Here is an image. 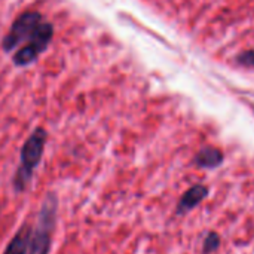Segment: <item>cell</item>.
<instances>
[{"label": "cell", "instance_id": "3957f363", "mask_svg": "<svg viewBox=\"0 0 254 254\" xmlns=\"http://www.w3.org/2000/svg\"><path fill=\"white\" fill-rule=\"evenodd\" d=\"M54 34V28L49 22H43L36 28V31L33 33V36L28 39V43L19 49L15 57H13V63L16 65H27L30 63H33L48 46V43L51 42Z\"/></svg>", "mask_w": 254, "mask_h": 254}, {"label": "cell", "instance_id": "52a82bcc", "mask_svg": "<svg viewBox=\"0 0 254 254\" xmlns=\"http://www.w3.org/2000/svg\"><path fill=\"white\" fill-rule=\"evenodd\" d=\"M196 164L202 168L219 167L223 161V153L216 147H205L196 155Z\"/></svg>", "mask_w": 254, "mask_h": 254}, {"label": "cell", "instance_id": "7a4b0ae2", "mask_svg": "<svg viewBox=\"0 0 254 254\" xmlns=\"http://www.w3.org/2000/svg\"><path fill=\"white\" fill-rule=\"evenodd\" d=\"M57 205H58L57 198L54 195H46L36 220V228L31 234L28 254L49 253L55 219H57Z\"/></svg>", "mask_w": 254, "mask_h": 254}, {"label": "cell", "instance_id": "6da1fadb", "mask_svg": "<svg viewBox=\"0 0 254 254\" xmlns=\"http://www.w3.org/2000/svg\"><path fill=\"white\" fill-rule=\"evenodd\" d=\"M45 141H46V132L42 128H39L24 143L21 149V156H19V167L13 177V188L18 193L27 189L33 177L34 168L39 165L42 159Z\"/></svg>", "mask_w": 254, "mask_h": 254}, {"label": "cell", "instance_id": "9c48e42d", "mask_svg": "<svg viewBox=\"0 0 254 254\" xmlns=\"http://www.w3.org/2000/svg\"><path fill=\"white\" fill-rule=\"evenodd\" d=\"M219 247V237L217 234H210L204 241V253H211Z\"/></svg>", "mask_w": 254, "mask_h": 254}, {"label": "cell", "instance_id": "5b68a950", "mask_svg": "<svg viewBox=\"0 0 254 254\" xmlns=\"http://www.w3.org/2000/svg\"><path fill=\"white\" fill-rule=\"evenodd\" d=\"M31 240V228L28 225H22L15 237L7 244L3 254H28Z\"/></svg>", "mask_w": 254, "mask_h": 254}, {"label": "cell", "instance_id": "277c9868", "mask_svg": "<svg viewBox=\"0 0 254 254\" xmlns=\"http://www.w3.org/2000/svg\"><path fill=\"white\" fill-rule=\"evenodd\" d=\"M40 24H42V15L37 12H25L21 16H18V19L13 22L12 28L9 30V33L3 40V49L9 52L24 40H28Z\"/></svg>", "mask_w": 254, "mask_h": 254}, {"label": "cell", "instance_id": "8992f818", "mask_svg": "<svg viewBox=\"0 0 254 254\" xmlns=\"http://www.w3.org/2000/svg\"><path fill=\"white\" fill-rule=\"evenodd\" d=\"M208 193V189L205 186H201V185H196L193 188H190L185 195L183 198L180 199L179 205H177V213L179 214H183V213H188L190 211L193 207H196Z\"/></svg>", "mask_w": 254, "mask_h": 254}, {"label": "cell", "instance_id": "ba28073f", "mask_svg": "<svg viewBox=\"0 0 254 254\" xmlns=\"http://www.w3.org/2000/svg\"><path fill=\"white\" fill-rule=\"evenodd\" d=\"M237 63L246 67H254V49L244 51L237 57Z\"/></svg>", "mask_w": 254, "mask_h": 254}]
</instances>
